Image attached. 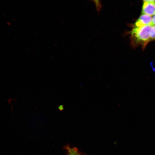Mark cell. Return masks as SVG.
I'll return each instance as SVG.
<instances>
[{
	"mask_svg": "<svg viewBox=\"0 0 155 155\" xmlns=\"http://www.w3.org/2000/svg\"><path fill=\"white\" fill-rule=\"evenodd\" d=\"M152 26V25L150 24L134 28L130 31L128 32L130 35L131 46L134 47L141 45L143 49H145L150 41V32Z\"/></svg>",
	"mask_w": 155,
	"mask_h": 155,
	"instance_id": "1",
	"label": "cell"
},
{
	"mask_svg": "<svg viewBox=\"0 0 155 155\" xmlns=\"http://www.w3.org/2000/svg\"><path fill=\"white\" fill-rule=\"evenodd\" d=\"M142 6V13L150 16L155 13V0H144Z\"/></svg>",
	"mask_w": 155,
	"mask_h": 155,
	"instance_id": "2",
	"label": "cell"
},
{
	"mask_svg": "<svg viewBox=\"0 0 155 155\" xmlns=\"http://www.w3.org/2000/svg\"><path fill=\"white\" fill-rule=\"evenodd\" d=\"M152 18L151 16L142 14L136 20L133 26L134 28L139 27L151 24Z\"/></svg>",
	"mask_w": 155,
	"mask_h": 155,
	"instance_id": "3",
	"label": "cell"
},
{
	"mask_svg": "<svg viewBox=\"0 0 155 155\" xmlns=\"http://www.w3.org/2000/svg\"><path fill=\"white\" fill-rule=\"evenodd\" d=\"M66 149L68 155H82L76 148H72L67 146L66 147Z\"/></svg>",
	"mask_w": 155,
	"mask_h": 155,
	"instance_id": "4",
	"label": "cell"
},
{
	"mask_svg": "<svg viewBox=\"0 0 155 155\" xmlns=\"http://www.w3.org/2000/svg\"><path fill=\"white\" fill-rule=\"evenodd\" d=\"M150 40H155V25L152 26L150 32Z\"/></svg>",
	"mask_w": 155,
	"mask_h": 155,
	"instance_id": "5",
	"label": "cell"
},
{
	"mask_svg": "<svg viewBox=\"0 0 155 155\" xmlns=\"http://www.w3.org/2000/svg\"><path fill=\"white\" fill-rule=\"evenodd\" d=\"M98 11L102 7V5L101 3H100L99 1H94Z\"/></svg>",
	"mask_w": 155,
	"mask_h": 155,
	"instance_id": "6",
	"label": "cell"
},
{
	"mask_svg": "<svg viewBox=\"0 0 155 155\" xmlns=\"http://www.w3.org/2000/svg\"><path fill=\"white\" fill-rule=\"evenodd\" d=\"M150 65L152 71L155 74V68L154 67L153 62L150 63Z\"/></svg>",
	"mask_w": 155,
	"mask_h": 155,
	"instance_id": "7",
	"label": "cell"
},
{
	"mask_svg": "<svg viewBox=\"0 0 155 155\" xmlns=\"http://www.w3.org/2000/svg\"><path fill=\"white\" fill-rule=\"evenodd\" d=\"M151 24L152 26L155 25V13L152 18V21Z\"/></svg>",
	"mask_w": 155,
	"mask_h": 155,
	"instance_id": "8",
	"label": "cell"
},
{
	"mask_svg": "<svg viewBox=\"0 0 155 155\" xmlns=\"http://www.w3.org/2000/svg\"><path fill=\"white\" fill-rule=\"evenodd\" d=\"M59 109L60 110H62L63 109V106L62 105H61V106H60L59 107Z\"/></svg>",
	"mask_w": 155,
	"mask_h": 155,
	"instance_id": "9",
	"label": "cell"
},
{
	"mask_svg": "<svg viewBox=\"0 0 155 155\" xmlns=\"http://www.w3.org/2000/svg\"></svg>",
	"mask_w": 155,
	"mask_h": 155,
	"instance_id": "10",
	"label": "cell"
}]
</instances>
